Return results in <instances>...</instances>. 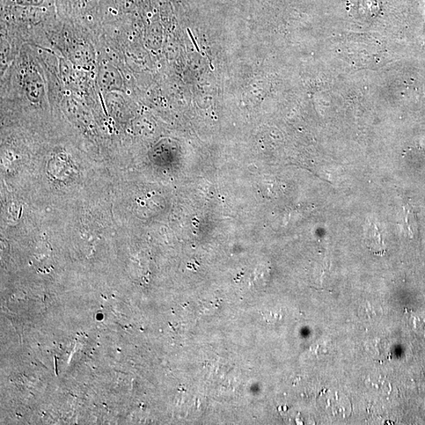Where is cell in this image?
<instances>
[{
	"mask_svg": "<svg viewBox=\"0 0 425 425\" xmlns=\"http://www.w3.org/2000/svg\"><path fill=\"white\" fill-rule=\"evenodd\" d=\"M1 13L21 23H48L60 18L56 0H1Z\"/></svg>",
	"mask_w": 425,
	"mask_h": 425,
	"instance_id": "6da1fadb",
	"label": "cell"
}]
</instances>
